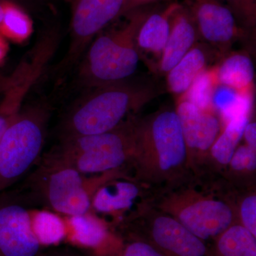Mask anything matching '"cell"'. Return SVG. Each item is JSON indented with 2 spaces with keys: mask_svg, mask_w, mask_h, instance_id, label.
Instances as JSON below:
<instances>
[{
  "mask_svg": "<svg viewBox=\"0 0 256 256\" xmlns=\"http://www.w3.org/2000/svg\"><path fill=\"white\" fill-rule=\"evenodd\" d=\"M133 180L164 188L186 180L190 166L188 148L176 110L165 108L134 120Z\"/></svg>",
  "mask_w": 256,
  "mask_h": 256,
  "instance_id": "1",
  "label": "cell"
},
{
  "mask_svg": "<svg viewBox=\"0 0 256 256\" xmlns=\"http://www.w3.org/2000/svg\"><path fill=\"white\" fill-rule=\"evenodd\" d=\"M92 256H97L92 255ZM99 256H166L144 239L129 235L124 242L118 244L112 252Z\"/></svg>",
  "mask_w": 256,
  "mask_h": 256,
  "instance_id": "26",
  "label": "cell"
},
{
  "mask_svg": "<svg viewBox=\"0 0 256 256\" xmlns=\"http://www.w3.org/2000/svg\"><path fill=\"white\" fill-rule=\"evenodd\" d=\"M210 256H256V237L242 224H234L215 239Z\"/></svg>",
  "mask_w": 256,
  "mask_h": 256,
  "instance_id": "21",
  "label": "cell"
},
{
  "mask_svg": "<svg viewBox=\"0 0 256 256\" xmlns=\"http://www.w3.org/2000/svg\"><path fill=\"white\" fill-rule=\"evenodd\" d=\"M190 12L197 31L217 48L225 50L238 35L233 12L218 0H192Z\"/></svg>",
  "mask_w": 256,
  "mask_h": 256,
  "instance_id": "12",
  "label": "cell"
},
{
  "mask_svg": "<svg viewBox=\"0 0 256 256\" xmlns=\"http://www.w3.org/2000/svg\"><path fill=\"white\" fill-rule=\"evenodd\" d=\"M136 8L142 6L143 4H148V3L152 2L158 1V0H133Z\"/></svg>",
  "mask_w": 256,
  "mask_h": 256,
  "instance_id": "33",
  "label": "cell"
},
{
  "mask_svg": "<svg viewBox=\"0 0 256 256\" xmlns=\"http://www.w3.org/2000/svg\"><path fill=\"white\" fill-rule=\"evenodd\" d=\"M8 46L4 40V36L0 34V63L4 60L8 53Z\"/></svg>",
  "mask_w": 256,
  "mask_h": 256,
  "instance_id": "32",
  "label": "cell"
},
{
  "mask_svg": "<svg viewBox=\"0 0 256 256\" xmlns=\"http://www.w3.org/2000/svg\"><path fill=\"white\" fill-rule=\"evenodd\" d=\"M134 118L100 134L60 140L50 152L84 175L126 169L132 159Z\"/></svg>",
  "mask_w": 256,
  "mask_h": 256,
  "instance_id": "7",
  "label": "cell"
},
{
  "mask_svg": "<svg viewBox=\"0 0 256 256\" xmlns=\"http://www.w3.org/2000/svg\"><path fill=\"white\" fill-rule=\"evenodd\" d=\"M242 137L245 138L246 144L256 149V124L255 122L249 121L244 130Z\"/></svg>",
  "mask_w": 256,
  "mask_h": 256,
  "instance_id": "30",
  "label": "cell"
},
{
  "mask_svg": "<svg viewBox=\"0 0 256 256\" xmlns=\"http://www.w3.org/2000/svg\"><path fill=\"white\" fill-rule=\"evenodd\" d=\"M116 170L87 178L70 164L48 152L16 188L28 205L40 207L66 218L92 212V196L97 188L114 176L124 174Z\"/></svg>",
  "mask_w": 256,
  "mask_h": 256,
  "instance_id": "3",
  "label": "cell"
},
{
  "mask_svg": "<svg viewBox=\"0 0 256 256\" xmlns=\"http://www.w3.org/2000/svg\"><path fill=\"white\" fill-rule=\"evenodd\" d=\"M218 85L214 92L212 108L218 111L224 124L242 116H250L254 106L252 90L239 92L226 86Z\"/></svg>",
  "mask_w": 256,
  "mask_h": 256,
  "instance_id": "19",
  "label": "cell"
},
{
  "mask_svg": "<svg viewBox=\"0 0 256 256\" xmlns=\"http://www.w3.org/2000/svg\"><path fill=\"white\" fill-rule=\"evenodd\" d=\"M151 206L171 216L204 242L214 240L239 223L238 208L228 197L198 190L186 180L165 188Z\"/></svg>",
  "mask_w": 256,
  "mask_h": 256,
  "instance_id": "5",
  "label": "cell"
},
{
  "mask_svg": "<svg viewBox=\"0 0 256 256\" xmlns=\"http://www.w3.org/2000/svg\"><path fill=\"white\" fill-rule=\"evenodd\" d=\"M32 207L15 188L0 193V256H40L44 248L32 227Z\"/></svg>",
  "mask_w": 256,
  "mask_h": 256,
  "instance_id": "10",
  "label": "cell"
},
{
  "mask_svg": "<svg viewBox=\"0 0 256 256\" xmlns=\"http://www.w3.org/2000/svg\"><path fill=\"white\" fill-rule=\"evenodd\" d=\"M249 118L250 116H242L226 124L223 132L216 138L210 151L212 159L217 164L224 166L228 165L242 139L244 130L249 122Z\"/></svg>",
  "mask_w": 256,
  "mask_h": 256,
  "instance_id": "23",
  "label": "cell"
},
{
  "mask_svg": "<svg viewBox=\"0 0 256 256\" xmlns=\"http://www.w3.org/2000/svg\"><path fill=\"white\" fill-rule=\"evenodd\" d=\"M31 220L34 234L44 248L58 246L66 240V223L58 214L41 208L32 210Z\"/></svg>",
  "mask_w": 256,
  "mask_h": 256,
  "instance_id": "22",
  "label": "cell"
},
{
  "mask_svg": "<svg viewBox=\"0 0 256 256\" xmlns=\"http://www.w3.org/2000/svg\"><path fill=\"white\" fill-rule=\"evenodd\" d=\"M170 5L165 11L148 14L137 34V45L140 55L150 54L161 56L170 32V15L174 8Z\"/></svg>",
  "mask_w": 256,
  "mask_h": 256,
  "instance_id": "17",
  "label": "cell"
},
{
  "mask_svg": "<svg viewBox=\"0 0 256 256\" xmlns=\"http://www.w3.org/2000/svg\"><path fill=\"white\" fill-rule=\"evenodd\" d=\"M3 16H4V6H3L2 1L0 2V22L2 20Z\"/></svg>",
  "mask_w": 256,
  "mask_h": 256,
  "instance_id": "34",
  "label": "cell"
},
{
  "mask_svg": "<svg viewBox=\"0 0 256 256\" xmlns=\"http://www.w3.org/2000/svg\"><path fill=\"white\" fill-rule=\"evenodd\" d=\"M2 94H1V95H0V100H1L2 96Z\"/></svg>",
  "mask_w": 256,
  "mask_h": 256,
  "instance_id": "35",
  "label": "cell"
},
{
  "mask_svg": "<svg viewBox=\"0 0 256 256\" xmlns=\"http://www.w3.org/2000/svg\"><path fill=\"white\" fill-rule=\"evenodd\" d=\"M236 172H254L256 169V149L247 144L237 148L228 164Z\"/></svg>",
  "mask_w": 256,
  "mask_h": 256,
  "instance_id": "28",
  "label": "cell"
},
{
  "mask_svg": "<svg viewBox=\"0 0 256 256\" xmlns=\"http://www.w3.org/2000/svg\"><path fill=\"white\" fill-rule=\"evenodd\" d=\"M184 138L190 153L210 151L220 130V120L212 111L200 110L194 105L182 100L176 110Z\"/></svg>",
  "mask_w": 256,
  "mask_h": 256,
  "instance_id": "13",
  "label": "cell"
},
{
  "mask_svg": "<svg viewBox=\"0 0 256 256\" xmlns=\"http://www.w3.org/2000/svg\"><path fill=\"white\" fill-rule=\"evenodd\" d=\"M140 205L122 222L124 226L140 227L146 238H138L149 242L166 256H210L206 242L178 220L151 205Z\"/></svg>",
  "mask_w": 256,
  "mask_h": 256,
  "instance_id": "8",
  "label": "cell"
},
{
  "mask_svg": "<svg viewBox=\"0 0 256 256\" xmlns=\"http://www.w3.org/2000/svg\"><path fill=\"white\" fill-rule=\"evenodd\" d=\"M207 58L204 50L193 47L168 74V86L176 95H184L192 82L205 70Z\"/></svg>",
  "mask_w": 256,
  "mask_h": 256,
  "instance_id": "20",
  "label": "cell"
},
{
  "mask_svg": "<svg viewBox=\"0 0 256 256\" xmlns=\"http://www.w3.org/2000/svg\"><path fill=\"white\" fill-rule=\"evenodd\" d=\"M136 10L122 26L101 32L88 46L78 69L82 86H104L127 80L136 73L141 56L138 32L149 14Z\"/></svg>",
  "mask_w": 256,
  "mask_h": 256,
  "instance_id": "4",
  "label": "cell"
},
{
  "mask_svg": "<svg viewBox=\"0 0 256 256\" xmlns=\"http://www.w3.org/2000/svg\"><path fill=\"white\" fill-rule=\"evenodd\" d=\"M142 185L124 174L110 178L94 193L92 212L94 214H117L130 210L141 195Z\"/></svg>",
  "mask_w": 256,
  "mask_h": 256,
  "instance_id": "16",
  "label": "cell"
},
{
  "mask_svg": "<svg viewBox=\"0 0 256 256\" xmlns=\"http://www.w3.org/2000/svg\"><path fill=\"white\" fill-rule=\"evenodd\" d=\"M18 73H20V67L18 65L13 73L10 75L6 76L0 74V95L4 94L12 85L13 82L18 78Z\"/></svg>",
  "mask_w": 256,
  "mask_h": 256,
  "instance_id": "31",
  "label": "cell"
},
{
  "mask_svg": "<svg viewBox=\"0 0 256 256\" xmlns=\"http://www.w3.org/2000/svg\"><path fill=\"white\" fill-rule=\"evenodd\" d=\"M40 256H92L90 252H84L82 249L66 246L46 248L42 252Z\"/></svg>",
  "mask_w": 256,
  "mask_h": 256,
  "instance_id": "29",
  "label": "cell"
},
{
  "mask_svg": "<svg viewBox=\"0 0 256 256\" xmlns=\"http://www.w3.org/2000/svg\"><path fill=\"white\" fill-rule=\"evenodd\" d=\"M149 79H127L89 88L64 114L58 128L60 140L100 134L112 130L159 94Z\"/></svg>",
  "mask_w": 256,
  "mask_h": 256,
  "instance_id": "2",
  "label": "cell"
},
{
  "mask_svg": "<svg viewBox=\"0 0 256 256\" xmlns=\"http://www.w3.org/2000/svg\"><path fill=\"white\" fill-rule=\"evenodd\" d=\"M238 215L239 224L256 237V194L250 192L239 202Z\"/></svg>",
  "mask_w": 256,
  "mask_h": 256,
  "instance_id": "27",
  "label": "cell"
},
{
  "mask_svg": "<svg viewBox=\"0 0 256 256\" xmlns=\"http://www.w3.org/2000/svg\"><path fill=\"white\" fill-rule=\"evenodd\" d=\"M197 32L191 12L175 4L170 15L169 38L160 56L162 73L168 74L193 48Z\"/></svg>",
  "mask_w": 256,
  "mask_h": 256,
  "instance_id": "14",
  "label": "cell"
},
{
  "mask_svg": "<svg viewBox=\"0 0 256 256\" xmlns=\"http://www.w3.org/2000/svg\"><path fill=\"white\" fill-rule=\"evenodd\" d=\"M66 223V240H68L72 246L92 250L89 252L94 256L105 255L112 250L108 246L110 238L108 226L105 220L94 212L68 217Z\"/></svg>",
  "mask_w": 256,
  "mask_h": 256,
  "instance_id": "15",
  "label": "cell"
},
{
  "mask_svg": "<svg viewBox=\"0 0 256 256\" xmlns=\"http://www.w3.org/2000/svg\"><path fill=\"white\" fill-rule=\"evenodd\" d=\"M217 84L216 68L205 69L184 94L183 100L191 102L200 110L214 112L212 97Z\"/></svg>",
  "mask_w": 256,
  "mask_h": 256,
  "instance_id": "25",
  "label": "cell"
},
{
  "mask_svg": "<svg viewBox=\"0 0 256 256\" xmlns=\"http://www.w3.org/2000/svg\"><path fill=\"white\" fill-rule=\"evenodd\" d=\"M138 9L133 0H75L70 20V41L62 62L66 68L78 64L94 38L112 21Z\"/></svg>",
  "mask_w": 256,
  "mask_h": 256,
  "instance_id": "9",
  "label": "cell"
},
{
  "mask_svg": "<svg viewBox=\"0 0 256 256\" xmlns=\"http://www.w3.org/2000/svg\"><path fill=\"white\" fill-rule=\"evenodd\" d=\"M2 2L4 16L0 22V34L14 41H22L31 33V20L18 5L9 1Z\"/></svg>",
  "mask_w": 256,
  "mask_h": 256,
  "instance_id": "24",
  "label": "cell"
},
{
  "mask_svg": "<svg viewBox=\"0 0 256 256\" xmlns=\"http://www.w3.org/2000/svg\"><path fill=\"white\" fill-rule=\"evenodd\" d=\"M50 116L45 104L24 105L5 131L0 141V193L26 176L41 158Z\"/></svg>",
  "mask_w": 256,
  "mask_h": 256,
  "instance_id": "6",
  "label": "cell"
},
{
  "mask_svg": "<svg viewBox=\"0 0 256 256\" xmlns=\"http://www.w3.org/2000/svg\"><path fill=\"white\" fill-rule=\"evenodd\" d=\"M216 74L218 84L239 92L252 90L254 66L246 54L238 53L229 56L216 68Z\"/></svg>",
  "mask_w": 256,
  "mask_h": 256,
  "instance_id": "18",
  "label": "cell"
},
{
  "mask_svg": "<svg viewBox=\"0 0 256 256\" xmlns=\"http://www.w3.org/2000/svg\"><path fill=\"white\" fill-rule=\"evenodd\" d=\"M56 47L50 38L41 37L31 52L18 64V78L2 94L0 100V141L24 105V102L30 90L46 70Z\"/></svg>",
  "mask_w": 256,
  "mask_h": 256,
  "instance_id": "11",
  "label": "cell"
}]
</instances>
